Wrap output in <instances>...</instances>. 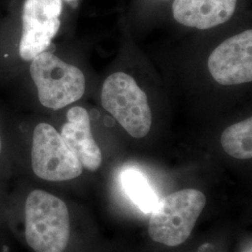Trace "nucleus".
Returning a JSON list of instances; mask_svg holds the SVG:
<instances>
[{
  "mask_svg": "<svg viewBox=\"0 0 252 252\" xmlns=\"http://www.w3.org/2000/svg\"><path fill=\"white\" fill-rule=\"evenodd\" d=\"M31 164L36 177L48 181H65L80 177L83 167L56 129L38 124L34 129Z\"/></svg>",
  "mask_w": 252,
  "mask_h": 252,
  "instance_id": "obj_5",
  "label": "nucleus"
},
{
  "mask_svg": "<svg viewBox=\"0 0 252 252\" xmlns=\"http://www.w3.org/2000/svg\"><path fill=\"white\" fill-rule=\"evenodd\" d=\"M0 153H1V138H0Z\"/></svg>",
  "mask_w": 252,
  "mask_h": 252,
  "instance_id": "obj_13",
  "label": "nucleus"
},
{
  "mask_svg": "<svg viewBox=\"0 0 252 252\" xmlns=\"http://www.w3.org/2000/svg\"><path fill=\"white\" fill-rule=\"evenodd\" d=\"M101 103L131 136L142 138L149 134L153 117L148 97L130 75L108 76L102 87Z\"/></svg>",
  "mask_w": 252,
  "mask_h": 252,
  "instance_id": "obj_4",
  "label": "nucleus"
},
{
  "mask_svg": "<svg viewBox=\"0 0 252 252\" xmlns=\"http://www.w3.org/2000/svg\"><path fill=\"white\" fill-rule=\"evenodd\" d=\"M206 203L205 194L195 189L178 190L159 200L151 212L150 237L168 247L184 243L191 234Z\"/></svg>",
  "mask_w": 252,
  "mask_h": 252,
  "instance_id": "obj_2",
  "label": "nucleus"
},
{
  "mask_svg": "<svg viewBox=\"0 0 252 252\" xmlns=\"http://www.w3.org/2000/svg\"><path fill=\"white\" fill-rule=\"evenodd\" d=\"M121 181L127 196L135 206L143 212L151 213L159 199L143 174L135 169H127L123 173Z\"/></svg>",
  "mask_w": 252,
  "mask_h": 252,
  "instance_id": "obj_11",
  "label": "nucleus"
},
{
  "mask_svg": "<svg viewBox=\"0 0 252 252\" xmlns=\"http://www.w3.org/2000/svg\"><path fill=\"white\" fill-rule=\"evenodd\" d=\"M67 122L63 125L61 136L64 143L83 168L96 171L102 163V153L91 129L90 116L85 108L73 107L67 111Z\"/></svg>",
  "mask_w": 252,
  "mask_h": 252,
  "instance_id": "obj_9",
  "label": "nucleus"
},
{
  "mask_svg": "<svg viewBox=\"0 0 252 252\" xmlns=\"http://www.w3.org/2000/svg\"><path fill=\"white\" fill-rule=\"evenodd\" d=\"M63 0H26L23 8V31L20 56L32 61L47 52L61 27Z\"/></svg>",
  "mask_w": 252,
  "mask_h": 252,
  "instance_id": "obj_6",
  "label": "nucleus"
},
{
  "mask_svg": "<svg viewBox=\"0 0 252 252\" xmlns=\"http://www.w3.org/2000/svg\"><path fill=\"white\" fill-rule=\"evenodd\" d=\"M25 234L35 252H63L70 237L69 212L62 199L42 190H32L25 205Z\"/></svg>",
  "mask_w": 252,
  "mask_h": 252,
  "instance_id": "obj_1",
  "label": "nucleus"
},
{
  "mask_svg": "<svg viewBox=\"0 0 252 252\" xmlns=\"http://www.w3.org/2000/svg\"><path fill=\"white\" fill-rule=\"evenodd\" d=\"M64 1L69 2V3H71V4H76V3H78L79 0H64Z\"/></svg>",
  "mask_w": 252,
  "mask_h": 252,
  "instance_id": "obj_12",
  "label": "nucleus"
},
{
  "mask_svg": "<svg viewBox=\"0 0 252 252\" xmlns=\"http://www.w3.org/2000/svg\"><path fill=\"white\" fill-rule=\"evenodd\" d=\"M30 75L39 102L46 108L54 110L64 108L84 94V74L52 53L44 52L31 61Z\"/></svg>",
  "mask_w": 252,
  "mask_h": 252,
  "instance_id": "obj_3",
  "label": "nucleus"
},
{
  "mask_svg": "<svg viewBox=\"0 0 252 252\" xmlns=\"http://www.w3.org/2000/svg\"><path fill=\"white\" fill-rule=\"evenodd\" d=\"M239 0H173L172 15L181 26L207 30L229 22Z\"/></svg>",
  "mask_w": 252,
  "mask_h": 252,
  "instance_id": "obj_8",
  "label": "nucleus"
},
{
  "mask_svg": "<svg viewBox=\"0 0 252 252\" xmlns=\"http://www.w3.org/2000/svg\"><path fill=\"white\" fill-rule=\"evenodd\" d=\"M220 143L227 154L240 159L252 158V118L229 126L223 131Z\"/></svg>",
  "mask_w": 252,
  "mask_h": 252,
  "instance_id": "obj_10",
  "label": "nucleus"
},
{
  "mask_svg": "<svg viewBox=\"0 0 252 252\" xmlns=\"http://www.w3.org/2000/svg\"><path fill=\"white\" fill-rule=\"evenodd\" d=\"M208 69L221 85H238L252 81V30L227 38L211 53Z\"/></svg>",
  "mask_w": 252,
  "mask_h": 252,
  "instance_id": "obj_7",
  "label": "nucleus"
}]
</instances>
